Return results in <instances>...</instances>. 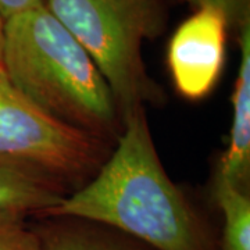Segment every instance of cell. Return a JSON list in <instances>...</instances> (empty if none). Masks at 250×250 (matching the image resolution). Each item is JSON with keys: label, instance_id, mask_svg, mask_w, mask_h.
I'll use <instances>...</instances> for the list:
<instances>
[{"label": "cell", "instance_id": "11", "mask_svg": "<svg viewBox=\"0 0 250 250\" xmlns=\"http://www.w3.org/2000/svg\"><path fill=\"white\" fill-rule=\"evenodd\" d=\"M197 9L208 7L218 10L223 14L228 28L236 31L250 22V0H189Z\"/></svg>", "mask_w": 250, "mask_h": 250}, {"label": "cell", "instance_id": "8", "mask_svg": "<svg viewBox=\"0 0 250 250\" xmlns=\"http://www.w3.org/2000/svg\"><path fill=\"white\" fill-rule=\"evenodd\" d=\"M35 229L42 250H145L114 229L74 218H53Z\"/></svg>", "mask_w": 250, "mask_h": 250}, {"label": "cell", "instance_id": "10", "mask_svg": "<svg viewBox=\"0 0 250 250\" xmlns=\"http://www.w3.org/2000/svg\"><path fill=\"white\" fill-rule=\"evenodd\" d=\"M25 215L0 214V250H42L39 236Z\"/></svg>", "mask_w": 250, "mask_h": 250}, {"label": "cell", "instance_id": "3", "mask_svg": "<svg viewBox=\"0 0 250 250\" xmlns=\"http://www.w3.org/2000/svg\"><path fill=\"white\" fill-rule=\"evenodd\" d=\"M108 83L121 120L156 98L142 60L145 38L160 31L156 0H45Z\"/></svg>", "mask_w": 250, "mask_h": 250}, {"label": "cell", "instance_id": "6", "mask_svg": "<svg viewBox=\"0 0 250 250\" xmlns=\"http://www.w3.org/2000/svg\"><path fill=\"white\" fill-rule=\"evenodd\" d=\"M241 60L232 95V124L217 179L245 189L250 172V22L238 29Z\"/></svg>", "mask_w": 250, "mask_h": 250}, {"label": "cell", "instance_id": "2", "mask_svg": "<svg viewBox=\"0 0 250 250\" xmlns=\"http://www.w3.org/2000/svg\"><path fill=\"white\" fill-rule=\"evenodd\" d=\"M1 67L46 114L99 138L114 132L120 111L96 64L45 6L3 21Z\"/></svg>", "mask_w": 250, "mask_h": 250}, {"label": "cell", "instance_id": "12", "mask_svg": "<svg viewBox=\"0 0 250 250\" xmlns=\"http://www.w3.org/2000/svg\"><path fill=\"white\" fill-rule=\"evenodd\" d=\"M45 6V0H0V16L4 20L28 10Z\"/></svg>", "mask_w": 250, "mask_h": 250}, {"label": "cell", "instance_id": "9", "mask_svg": "<svg viewBox=\"0 0 250 250\" xmlns=\"http://www.w3.org/2000/svg\"><path fill=\"white\" fill-rule=\"evenodd\" d=\"M214 197L224 215L223 250H250V199L245 189L215 179Z\"/></svg>", "mask_w": 250, "mask_h": 250}, {"label": "cell", "instance_id": "4", "mask_svg": "<svg viewBox=\"0 0 250 250\" xmlns=\"http://www.w3.org/2000/svg\"><path fill=\"white\" fill-rule=\"evenodd\" d=\"M99 154V138L46 114L0 68V159L62 184L88 172Z\"/></svg>", "mask_w": 250, "mask_h": 250}, {"label": "cell", "instance_id": "5", "mask_svg": "<svg viewBox=\"0 0 250 250\" xmlns=\"http://www.w3.org/2000/svg\"><path fill=\"white\" fill-rule=\"evenodd\" d=\"M227 29L218 10L202 7L171 36L167 62L181 96L199 100L214 89L225 62Z\"/></svg>", "mask_w": 250, "mask_h": 250}, {"label": "cell", "instance_id": "13", "mask_svg": "<svg viewBox=\"0 0 250 250\" xmlns=\"http://www.w3.org/2000/svg\"><path fill=\"white\" fill-rule=\"evenodd\" d=\"M1 42H3V18L0 16V68L1 67Z\"/></svg>", "mask_w": 250, "mask_h": 250}, {"label": "cell", "instance_id": "1", "mask_svg": "<svg viewBox=\"0 0 250 250\" xmlns=\"http://www.w3.org/2000/svg\"><path fill=\"white\" fill-rule=\"evenodd\" d=\"M45 215L99 224L154 250H213L199 215L163 168L143 107L123 118L116 150L98 175Z\"/></svg>", "mask_w": 250, "mask_h": 250}, {"label": "cell", "instance_id": "7", "mask_svg": "<svg viewBox=\"0 0 250 250\" xmlns=\"http://www.w3.org/2000/svg\"><path fill=\"white\" fill-rule=\"evenodd\" d=\"M62 197L56 181L0 159V214L45 215Z\"/></svg>", "mask_w": 250, "mask_h": 250}]
</instances>
